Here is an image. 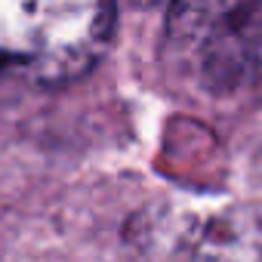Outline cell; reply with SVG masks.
I'll use <instances>...</instances> for the list:
<instances>
[{"label":"cell","instance_id":"cell-1","mask_svg":"<svg viewBox=\"0 0 262 262\" xmlns=\"http://www.w3.org/2000/svg\"><path fill=\"white\" fill-rule=\"evenodd\" d=\"M114 0H0V80L62 86L105 56Z\"/></svg>","mask_w":262,"mask_h":262},{"label":"cell","instance_id":"cell-2","mask_svg":"<svg viewBox=\"0 0 262 262\" xmlns=\"http://www.w3.org/2000/svg\"><path fill=\"white\" fill-rule=\"evenodd\" d=\"M161 56L188 86L228 96L262 80V0H173Z\"/></svg>","mask_w":262,"mask_h":262},{"label":"cell","instance_id":"cell-3","mask_svg":"<svg viewBox=\"0 0 262 262\" xmlns=\"http://www.w3.org/2000/svg\"><path fill=\"white\" fill-rule=\"evenodd\" d=\"M126 253L133 262H262V216L158 204L129 222Z\"/></svg>","mask_w":262,"mask_h":262},{"label":"cell","instance_id":"cell-4","mask_svg":"<svg viewBox=\"0 0 262 262\" xmlns=\"http://www.w3.org/2000/svg\"><path fill=\"white\" fill-rule=\"evenodd\" d=\"M126 4H133V7H170L173 0H126Z\"/></svg>","mask_w":262,"mask_h":262}]
</instances>
